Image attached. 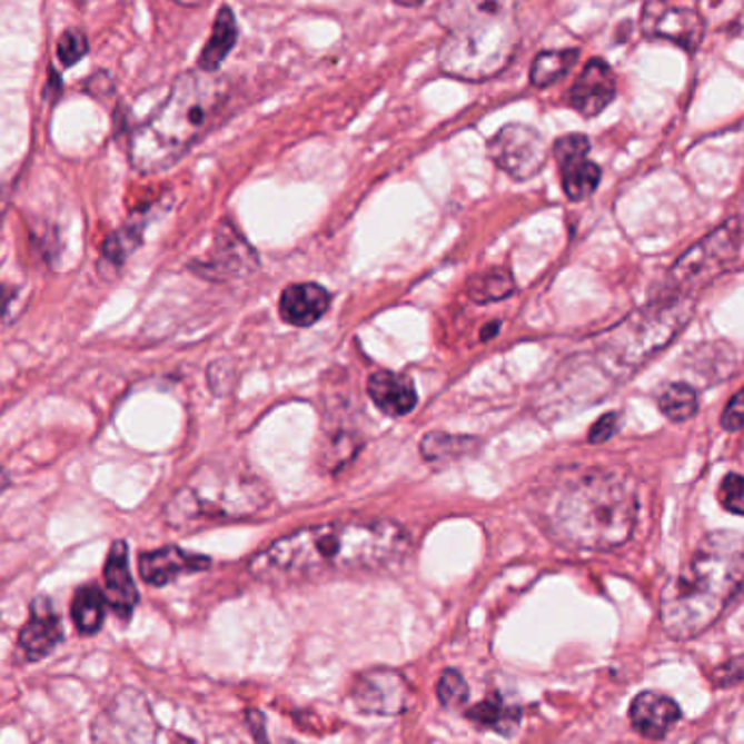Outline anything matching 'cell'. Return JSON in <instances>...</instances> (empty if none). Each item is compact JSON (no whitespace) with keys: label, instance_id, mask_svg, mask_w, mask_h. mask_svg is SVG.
<instances>
[{"label":"cell","instance_id":"6da1fadb","mask_svg":"<svg viewBox=\"0 0 744 744\" xmlns=\"http://www.w3.org/2000/svg\"><path fill=\"white\" fill-rule=\"evenodd\" d=\"M409 536L390 520H340L298 529L259 550L248 571L264 582H300L384 571L409 555Z\"/></svg>","mask_w":744,"mask_h":744},{"label":"cell","instance_id":"7a4b0ae2","mask_svg":"<svg viewBox=\"0 0 744 744\" xmlns=\"http://www.w3.org/2000/svg\"><path fill=\"white\" fill-rule=\"evenodd\" d=\"M744 586V538L707 534L659 596V623L673 641L707 632Z\"/></svg>","mask_w":744,"mask_h":744},{"label":"cell","instance_id":"3957f363","mask_svg":"<svg viewBox=\"0 0 744 744\" xmlns=\"http://www.w3.org/2000/svg\"><path fill=\"white\" fill-rule=\"evenodd\" d=\"M638 498L629 484L607 470H586L568 479L548 509V529L573 548L612 550L636 529Z\"/></svg>","mask_w":744,"mask_h":744},{"label":"cell","instance_id":"277c9868","mask_svg":"<svg viewBox=\"0 0 744 744\" xmlns=\"http://www.w3.org/2000/svg\"><path fill=\"white\" fill-rule=\"evenodd\" d=\"M227 100L225 81L199 68L172 83L168 99L131 138V163L140 172H159L177 163L216 122Z\"/></svg>","mask_w":744,"mask_h":744},{"label":"cell","instance_id":"5b68a950","mask_svg":"<svg viewBox=\"0 0 744 744\" xmlns=\"http://www.w3.org/2000/svg\"><path fill=\"white\" fill-rule=\"evenodd\" d=\"M440 22L448 31L438 52L440 68L455 79H493L520 44L514 0H448Z\"/></svg>","mask_w":744,"mask_h":744},{"label":"cell","instance_id":"8992f818","mask_svg":"<svg viewBox=\"0 0 744 744\" xmlns=\"http://www.w3.org/2000/svg\"><path fill=\"white\" fill-rule=\"evenodd\" d=\"M270 488L242 466H207L166 505V520L177 529L245 520L270 505Z\"/></svg>","mask_w":744,"mask_h":744},{"label":"cell","instance_id":"52a82bcc","mask_svg":"<svg viewBox=\"0 0 744 744\" xmlns=\"http://www.w3.org/2000/svg\"><path fill=\"white\" fill-rule=\"evenodd\" d=\"M693 309L691 297H666L646 305L607 336L598 359L607 370L634 373L673 343L688 325Z\"/></svg>","mask_w":744,"mask_h":744},{"label":"cell","instance_id":"ba28073f","mask_svg":"<svg viewBox=\"0 0 744 744\" xmlns=\"http://www.w3.org/2000/svg\"><path fill=\"white\" fill-rule=\"evenodd\" d=\"M741 220L725 222L701 242H696L686 255H682L671 268L666 290L668 297H691L695 288L714 279L738 252L743 240Z\"/></svg>","mask_w":744,"mask_h":744},{"label":"cell","instance_id":"9c48e42d","mask_svg":"<svg viewBox=\"0 0 744 744\" xmlns=\"http://www.w3.org/2000/svg\"><path fill=\"white\" fill-rule=\"evenodd\" d=\"M155 738L157 725L149 703L133 691L120 693L100 710L92 727L95 744H155Z\"/></svg>","mask_w":744,"mask_h":744},{"label":"cell","instance_id":"30bf717a","mask_svg":"<svg viewBox=\"0 0 744 744\" xmlns=\"http://www.w3.org/2000/svg\"><path fill=\"white\" fill-rule=\"evenodd\" d=\"M488 155L512 179L527 181L545 168V138L529 125L512 122L490 138Z\"/></svg>","mask_w":744,"mask_h":744},{"label":"cell","instance_id":"8fae6325","mask_svg":"<svg viewBox=\"0 0 744 744\" xmlns=\"http://www.w3.org/2000/svg\"><path fill=\"white\" fill-rule=\"evenodd\" d=\"M641 29L646 38L668 40L688 52H695L705 36V22L695 7L671 0H646Z\"/></svg>","mask_w":744,"mask_h":744},{"label":"cell","instance_id":"7c38bea8","mask_svg":"<svg viewBox=\"0 0 744 744\" xmlns=\"http://www.w3.org/2000/svg\"><path fill=\"white\" fill-rule=\"evenodd\" d=\"M591 140L582 133H571L553 145V157L559 168L562 188L571 200H586L601 183V168L588 159Z\"/></svg>","mask_w":744,"mask_h":744},{"label":"cell","instance_id":"4fadbf2b","mask_svg":"<svg viewBox=\"0 0 744 744\" xmlns=\"http://www.w3.org/2000/svg\"><path fill=\"white\" fill-rule=\"evenodd\" d=\"M409 688L405 677L393 668H373L357 677L353 701L364 714L398 716L405 712Z\"/></svg>","mask_w":744,"mask_h":744},{"label":"cell","instance_id":"5bb4252c","mask_svg":"<svg viewBox=\"0 0 744 744\" xmlns=\"http://www.w3.org/2000/svg\"><path fill=\"white\" fill-rule=\"evenodd\" d=\"M61 638H63L61 621L49 596H38L31 603L29 621L24 623L20 638H18L20 655L27 662H40L49 655L50 651H54V646L61 643Z\"/></svg>","mask_w":744,"mask_h":744},{"label":"cell","instance_id":"9a60e30c","mask_svg":"<svg viewBox=\"0 0 744 744\" xmlns=\"http://www.w3.org/2000/svg\"><path fill=\"white\" fill-rule=\"evenodd\" d=\"M616 97V77L607 61L591 59L568 92V102L584 118H595Z\"/></svg>","mask_w":744,"mask_h":744},{"label":"cell","instance_id":"2e32d148","mask_svg":"<svg viewBox=\"0 0 744 744\" xmlns=\"http://www.w3.org/2000/svg\"><path fill=\"white\" fill-rule=\"evenodd\" d=\"M105 601L107 605L113 609L116 616H120L122 621H129L140 595L136 588V582L131 577L129 571V548L127 543L118 540L111 546L109 555H107V564H105Z\"/></svg>","mask_w":744,"mask_h":744},{"label":"cell","instance_id":"e0dca14e","mask_svg":"<svg viewBox=\"0 0 744 744\" xmlns=\"http://www.w3.org/2000/svg\"><path fill=\"white\" fill-rule=\"evenodd\" d=\"M211 566L209 557L188 553L179 546H163L140 557V575L150 586H166L181 575L199 573Z\"/></svg>","mask_w":744,"mask_h":744},{"label":"cell","instance_id":"ac0fdd59","mask_svg":"<svg viewBox=\"0 0 744 744\" xmlns=\"http://www.w3.org/2000/svg\"><path fill=\"white\" fill-rule=\"evenodd\" d=\"M682 718L677 701L662 693L646 691L632 701L629 721L632 727L648 741L664 738Z\"/></svg>","mask_w":744,"mask_h":744},{"label":"cell","instance_id":"d6986e66","mask_svg":"<svg viewBox=\"0 0 744 744\" xmlns=\"http://www.w3.org/2000/svg\"><path fill=\"white\" fill-rule=\"evenodd\" d=\"M331 297L318 284H295L284 290L279 300V314L288 325L309 327L318 323L327 309Z\"/></svg>","mask_w":744,"mask_h":744},{"label":"cell","instance_id":"ffe728a7","mask_svg":"<svg viewBox=\"0 0 744 744\" xmlns=\"http://www.w3.org/2000/svg\"><path fill=\"white\" fill-rule=\"evenodd\" d=\"M368 395L388 416H405L418 403L414 381L407 375L390 370H379L368 377Z\"/></svg>","mask_w":744,"mask_h":744},{"label":"cell","instance_id":"44dd1931","mask_svg":"<svg viewBox=\"0 0 744 744\" xmlns=\"http://www.w3.org/2000/svg\"><path fill=\"white\" fill-rule=\"evenodd\" d=\"M250 259H252V248H248L240 236L236 231H220L218 240H216V248L211 250L209 261L200 264V272L211 270V277H236L238 272H245L250 268Z\"/></svg>","mask_w":744,"mask_h":744},{"label":"cell","instance_id":"7402d4cb","mask_svg":"<svg viewBox=\"0 0 744 744\" xmlns=\"http://www.w3.org/2000/svg\"><path fill=\"white\" fill-rule=\"evenodd\" d=\"M238 42V22L236 13L229 7H222L216 16L211 38L207 40L205 49L200 52L199 70L216 75V70L222 66V61L229 57Z\"/></svg>","mask_w":744,"mask_h":744},{"label":"cell","instance_id":"603a6c76","mask_svg":"<svg viewBox=\"0 0 744 744\" xmlns=\"http://www.w3.org/2000/svg\"><path fill=\"white\" fill-rule=\"evenodd\" d=\"M468 721H473L477 727L493 730L500 736H512L518 730L520 723V710L516 705H509L500 695H490L486 701L473 705L466 712Z\"/></svg>","mask_w":744,"mask_h":744},{"label":"cell","instance_id":"cb8c5ba5","mask_svg":"<svg viewBox=\"0 0 744 744\" xmlns=\"http://www.w3.org/2000/svg\"><path fill=\"white\" fill-rule=\"evenodd\" d=\"M579 59V50L564 49V50H543L534 63H532V86L536 88H548L555 81H559L562 77H566L571 72V68L577 63Z\"/></svg>","mask_w":744,"mask_h":744},{"label":"cell","instance_id":"d4e9b609","mask_svg":"<svg viewBox=\"0 0 744 744\" xmlns=\"http://www.w3.org/2000/svg\"><path fill=\"white\" fill-rule=\"evenodd\" d=\"M105 595L97 586H83L72 598V621L86 636H95L105 623Z\"/></svg>","mask_w":744,"mask_h":744},{"label":"cell","instance_id":"484cf974","mask_svg":"<svg viewBox=\"0 0 744 744\" xmlns=\"http://www.w3.org/2000/svg\"><path fill=\"white\" fill-rule=\"evenodd\" d=\"M477 448L475 438L448 436V434H429L420 443V453L427 462H455L464 455H470Z\"/></svg>","mask_w":744,"mask_h":744},{"label":"cell","instance_id":"4316f807","mask_svg":"<svg viewBox=\"0 0 744 744\" xmlns=\"http://www.w3.org/2000/svg\"><path fill=\"white\" fill-rule=\"evenodd\" d=\"M657 405L668 420L684 423L696 414V407H698L696 390L693 386L682 384V381L671 384V386L664 388V393L657 398Z\"/></svg>","mask_w":744,"mask_h":744},{"label":"cell","instance_id":"83f0119b","mask_svg":"<svg viewBox=\"0 0 744 744\" xmlns=\"http://www.w3.org/2000/svg\"><path fill=\"white\" fill-rule=\"evenodd\" d=\"M514 292V279L507 270L493 268L488 272H482L470 279L468 295L477 302H493L500 298L509 297Z\"/></svg>","mask_w":744,"mask_h":744},{"label":"cell","instance_id":"f1b7e54d","mask_svg":"<svg viewBox=\"0 0 744 744\" xmlns=\"http://www.w3.org/2000/svg\"><path fill=\"white\" fill-rule=\"evenodd\" d=\"M142 229H145V225L136 220V222L127 225L125 229L116 231L107 240L105 250H102V266L105 268H118V266H122V261L133 252V248L140 245Z\"/></svg>","mask_w":744,"mask_h":744},{"label":"cell","instance_id":"f546056e","mask_svg":"<svg viewBox=\"0 0 744 744\" xmlns=\"http://www.w3.org/2000/svg\"><path fill=\"white\" fill-rule=\"evenodd\" d=\"M468 684L466 679L462 677V673L453 671V668H447L443 675H440V682H438V698L440 703L448 707V710H455L459 705H464L468 701Z\"/></svg>","mask_w":744,"mask_h":744},{"label":"cell","instance_id":"4dcf8cb0","mask_svg":"<svg viewBox=\"0 0 744 744\" xmlns=\"http://www.w3.org/2000/svg\"><path fill=\"white\" fill-rule=\"evenodd\" d=\"M57 54L63 66H75L88 54V38L79 29L66 31L57 42Z\"/></svg>","mask_w":744,"mask_h":744},{"label":"cell","instance_id":"1f68e13d","mask_svg":"<svg viewBox=\"0 0 744 744\" xmlns=\"http://www.w3.org/2000/svg\"><path fill=\"white\" fill-rule=\"evenodd\" d=\"M718 500L721 505L732 512V514H738V516H744V477L743 475H727L718 488Z\"/></svg>","mask_w":744,"mask_h":744},{"label":"cell","instance_id":"d6a6232c","mask_svg":"<svg viewBox=\"0 0 744 744\" xmlns=\"http://www.w3.org/2000/svg\"><path fill=\"white\" fill-rule=\"evenodd\" d=\"M710 682L716 688H734L738 684H744V653L716 666L710 675Z\"/></svg>","mask_w":744,"mask_h":744},{"label":"cell","instance_id":"836d02e7","mask_svg":"<svg viewBox=\"0 0 744 744\" xmlns=\"http://www.w3.org/2000/svg\"><path fill=\"white\" fill-rule=\"evenodd\" d=\"M723 427L727 431H741L744 427V388L727 403L725 411H723V418H721Z\"/></svg>","mask_w":744,"mask_h":744},{"label":"cell","instance_id":"e575fe53","mask_svg":"<svg viewBox=\"0 0 744 744\" xmlns=\"http://www.w3.org/2000/svg\"><path fill=\"white\" fill-rule=\"evenodd\" d=\"M616 429H618V414L609 411V414H605V416H601L596 420L595 427L588 434V440L593 445H603V443H607L616 434Z\"/></svg>","mask_w":744,"mask_h":744},{"label":"cell","instance_id":"d590c367","mask_svg":"<svg viewBox=\"0 0 744 744\" xmlns=\"http://www.w3.org/2000/svg\"><path fill=\"white\" fill-rule=\"evenodd\" d=\"M397 4H400V7H418V4H423L425 0H395Z\"/></svg>","mask_w":744,"mask_h":744},{"label":"cell","instance_id":"8d00e7d4","mask_svg":"<svg viewBox=\"0 0 744 744\" xmlns=\"http://www.w3.org/2000/svg\"><path fill=\"white\" fill-rule=\"evenodd\" d=\"M7 486H9V477H7V473L0 468V493H2Z\"/></svg>","mask_w":744,"mask_h":744},{"label":"cell","instance_id":"74e56055","mask_svg":"<svg viewBox=\"0 0 744 744\" xmlns=\"http://www.w3.org/2000/svg\"><path fill=\"white\" fill-rule=\"evenodd\" d=\"M177 2H181V4H200L205 0H177Z\"/></svg>","mask_w":744,"mask_h":744}]
</instances>
